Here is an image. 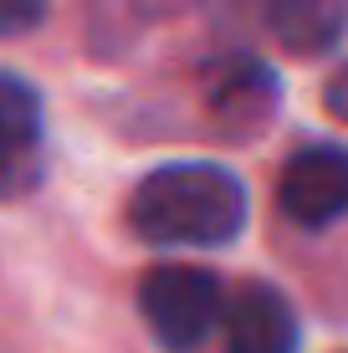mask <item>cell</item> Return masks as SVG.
Instances as JSON below:
<instances>
[{"instance_id":"1","label":"cell","mask_w":348,"mask_h":353,"mask_svg":"<svg viewBox=\"0 0 348 353\" xmlns=\"http://www.w3.org/2000/svg\"><path fill=\"white\" fill-rule=\"evenodd\" d=\"M128 225L149 246H225L246 230V185L221 164H164L134 190Z\"/></svg>"},{"instance_id":"2","label":"cell","mask_w":348,"mask_h":353,"mask_svg":"<svg viewBox=\"0 0 348 353\" xmlns=\"http://www.w3.org/2000/svg\"><path fill=\"white\" fill-rule=\"evenodd\" d=\"M139 312L164 348L185 353L221 318V276L205 266H154L139 282Z\"/></svg>"},{"instance_id":"3","label":"cell","mask_w":348,"mask_h":353,"mask_svg":"<svg viewBox=\"0 0 348 353\" xmlns=\"http://www.w3.org/2000/svg\"><path fill=\"white\" fill-rule=\"evenodd\" d=\"M277 205L292 225L323 230L348 210V149L313 143V149L292 154L277 179Z\"/></svg>"},{"instance_id":"4","label":"cell","mask_w":348,"mask_h":353,"mask_svg":"<svg viewBox=\"0 0 348 353\" xmlns=\"http://www.w3.org/2000/svg\"><path fill=\"white\" fill-rule=\"evenodd\" d=\"M41 97L26 77L0 72V200H21L41 185Z\"/></svg>"},{"instance_id":"5","label":"cell","mask_w":348,"mask_h":353,"mask_svg":"<svg viewBox=\"0 0 348 353\" xmlns=\"http://www.w3.org/2000/svg\"><path fill=\"white\" fill-rule=\"evenodd\" d=\"M231 353H297V318L272 287H246L225 312Z\"/></svg>"},{"instance_id":"6","label":"cell","mask_w":348,"mask_h":353,"mask_svg":"<svg viewBox=\"0 0 348 353\" xmlns=\"http://www.w3.org/2000/svg\"><path fill=\"white\" fill-rule=\"evenodd\" d=\"M348 26V0H267V31L292 57H318L338 46Z\"/></svg>"},{"instance_id":"7","label":"cell","mask_w":348,"mask_h":353,"mask_svg":"<svg viewBox=\"0 0 348 353\" xmlns=\"http://www.w3.org/2000/svg\"><path fill=\"white\" fill-rule=\"evenodd\" d=\"M272 108H277V77L261 62H231L210 82V113L236 133H256Z\"/></svg>"},{"instance_id":"8","label":"cell","mask_w":348,"mask_h":353,"mask_svg":"<svg viewBox=\"0 0 348 353\" xmlns=\"http://www.w3.org/2000/svg\"><path fill=\"white\" fill-rule=\"evenodd\" d=\"M41 16H46V0H0V41L36 31Z\"/></svg>"},{"instance_id":"9","label":"cell","mask_w":348,"mask_h":353,"mask_svg":"<svg viewBox=\"0 0 348 353\" xmlns=\"http://www.w3.org/2000/svg\"><path fill=\"white\" fill-rule=\"evenodd\" d=\"M323 108H328L338 123H348V67H338L328 77V88H323Z\"/></svg>"}]
</instances>
